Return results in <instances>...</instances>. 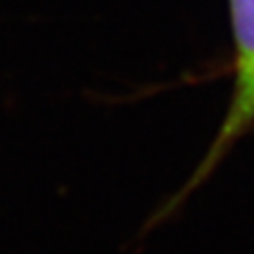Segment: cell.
Returning <instances> with one entry per match:
<instances>
[{
  "label": "cell",
  "mask_w": 254,
  "mask_h": 254,
  "mask_svg": "<svg viewBox=\"0 0 254 254\" xmlns=\"http://www.w3.org/2000/svg\"><path fill=\"white\" fill-rule=\"evenodd\" d=\"M235 38V87L229 110L201 165L189 180L193 190L216 170L225 155L254 127V0H229Z\"/></svg>",
  "instance_id": "obj_1"
}]
</instances>
